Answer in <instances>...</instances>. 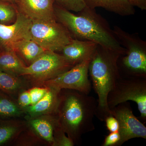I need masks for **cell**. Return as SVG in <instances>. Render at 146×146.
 I'll return each instance as SVG.
<instances>
[{"label": "cell", "instance_id": "1", "mask_svg": "<svg viewBox=\"0 0 146 146\" xmlns=\"http://www.w3.org/2000/svg\"><path fill=\"white\" fill-rule=\"evenodd\" d=\"M56 20L63 25L75 39L96 43L105 51L121 56L126 50L116 38L107 21L88 7L75 15L60 6L54 5Z\"/></svg>", "mask_w": 146, "mask_h": 146}, {"label": "cell", "instance_id": "2", "mask_svg": "<svg viewBox=\"0 0 146 146\" xmlns=\"http://www.w3.org/2000/svg\"><path fill=\"white\" fill-rule=\"evenodd\" d=\"M98 100L82 92L61 89L56 115L60 126L76 145L83 135L95 129L94 122Z\"/></svg>", "mask_w": 146, "mask_h": 146}, {"label": "cell", "instance_id": "3", "mask_svg": "<svg viewBox=\"0 0 146 146\" xmlns=\"http://www.w3.org/2000/svg\"><path fill=\"white\" fill-rule=\"evenodd\" d=\"M120 56L105 51L99 46L92 56L89 73L93 87L98 97L96 116L104 122L111 115L107 103L108 95L121 76L118 61Z\"/></svg>", "mask_w": 146, "mask_h": 146}, {"label": "cell", "instance_id": "4", "mask_svg": "<svg viewBox=\"0 0 146 146\" xmlns=\"http://www.w3.org/2000/svg\"><path fill=\"white\" fill-rule=\"evenodd\" d=\"M113 33L126 53L121 59L123 74L121 76L146 78V42L138 35L129 34L119 27H114Z\"/></svg>", "mask_w": 146, "mask_h": 146}, {"label": "cell", "instance_id": "5", "mask_svg": "<svg viewBox=\"0 0 146 146\" xmlns=\"http://www.w3.org/2000/svg\"><path fill=\"white\" fill-rule=\"evenodd\" d=\"M62 54L46 50L31 64L24 68L20 77L34 86L56 77L73 66Z\"/></svg>", "mask_w": 146, "mask_h": 146}, {"label": "cell", "instance_id": "6", "mask_svg": "<svg viewBox=\"0 0 146 146\" xmlns=\"http://www.w3.org/2000/svg\"><path fill=\"white\" fill-rule=\"evenodd\" d=\"M131 101L136 103L142 120L146 121V78L121 76L108 95L110 110L118 104Z\"/></svg>", "mask_w": 146, "mask_h": 146}, {"label": "cell", "instance_id": "7", "mask_svg": "<svg viewBox=\"0 0 146 146\" xmlns=\"http://www.w3.org/2000/svg\"><path fill=\"white\" fill-rule=\"evenodd\" d=\"M31 39L46 50L61 51L74 38L69 31L56 21H32Z\"/></svg>", "mask_w": 146, "mask_h": 146}, {"label": "cell", "instance_id": "8", "mask_svg": "<svg viewBox=\"0 0 146 146\" xmlns=\"http://www.w3.org/2000/svg\"><path fill=\"white\" fill-rule=\"evenodd\" d=\"M92 56L56 77L45 82L41 86H50L59 90L71 89L89 94L91 84L89 78V68Z\"/></svg>", "mask_w": 146, "mask_h": 146}, {"label": "cell", "instance_id": "9", "mask_svg": "<svg viewBox=\"0 0 146 146\" xmlns=\"http://www.w3.org/2000/svg\"><path fill=\"white\" fill-rule=\"evenodd\" d=\"M111 115L117 119L120 140L117 146H121L134 138L146 139V127L133 114L130 103L128 102L118 104L110 110Z\"/></svg>", "mask_w": 146, "mask_h": 146}, {"label": "cell", "instance_id": "10", "mask_svg": "<svg viewBox=\"0 0 146 146\" xmlns=\"http://www.w3.org/2000/svg\"><path fill=\"white\" fill-rule=\"evenodd\" d=\"M32 23L30 19L19 10L13 24L0 23V50L14 51L18 42L24 39H31Z\"/></svg>", "mask_w": 146, "mask_h": 146}, {"label": "cell", "instance_id": "11", "mask_svg": "<svg viewBox=\"0 0 146 146\" xmlns=\"http://www.w3.org/2000/svg\"><path fill=\"white\" fill-rule=\"evenodd\" d=\"M55 0H19V11L32 21H56Z\"/></svg>", "mask_w": 146, "mask_h": 146}, {"label": "cell", "instance_id": "12", "mask_svg": "<svg viewBox=\"0 0 146 146\" xmlns=\"http://www.w3.org/2000/svg\"><path fill=\"white\" fill-rule=\"evenodd\" d=\"M27 125L46 144L55 146V129L59 123L55 114L26 119Z\"/></svg>", "mask_w": 146, "mask_h": 146}, {"label": "cell", "instance_id": "13", "mask_svg": "<svg viewBox=\"0 0 146 146\" xmlns=\"http://www.w3.org/2000/svg\"><path fill=\"white\" fill-rule=\"evenodd\" d=\"M48 87L46 93L39 102L34 105L24 108L25 114V119L55 113L59 102L61 90Z\"/></svg>", "mask_w": 146, "mask_h": 146}, {"label": "cell", "instance_id": "14", "mask_svg": "<svg viewBox=\"0 0 146 146\" xmlns=\"http://www.w3.org/2000/svg\"><path fill=\"white\" fill-rule=\"evenodd\" d=\"M98 46V45L92 41L74 38L61 51L62 55L74 66L92 56Z\"/></svg>", "mask_w": 146, "mask_h": 146}, {"label": "cell", "instance_id": "15", "mask_svg": "<svg viewBox=\"0 0 146 146\" xmlns=\"http://www.w3.org/2000/svg\"><path fill=\"white\" fill-rule=\"evenodd\" d=\"M27 125L25 119H0V146L13 143Z\"/></svg>", "mask_w": 146, "mask_h": 146}, {"label": "cell", "instance_id": "16", "mask_svg": "<svg viewBox=\"0 0 146 146\" xmlns=\"http://www.w3.org/2000/svg\"><path fill=\"white\" fill-rule=\"evenodd\" d=\"M86 6L92 9L102 7L121 16L134 15L135 10L128 0H84Z\"/></svg>", "mask_w": 146, "mask_h": 146}, {"label": "cell", "instance_id": "17", "mask_svg": "<svg viewBox=\"0 0 146 146\" xmlns=\"http://www.w3.org/2000/svg\"><path fill=\"white\" fill-rule=\"evenodd\" d=\"M28 82L17 76L0 70V91L15 99L21 92L27 89Z\"/></svg>", "mask_w": 146, "mask_h": 146}, {"label": "cell", "instance_id": "18", "mask_svg": "<svg viewBox=\"0 0 146 146\" xmlns=\"http://www.w3.org/2000/svg\"><path fill=\"white\" fill-rule=\"evenodd\" d=\"M26 66L16 52L0 50V70L20 77Z\"/></svg>", "mask_w": 146, "mask_h": 146}, {"label": "cell", "instance_id": "19", "mask_svg": "<svg viewBox=\"0 0 146 146\" xmlns=\"http://www.w3.org/2000/svg\"><path fill=\"white\" fill-rule=\"evenodd\" d=\"M25 116L24 110L17 100L0 91V119H25Z\"/></svg>", "mask_w": 146, "mask_h": 146}, {"label": "cell", "instance_id": "20", "mask_svg": "<svg viewBox=\"0 0 146 146\" xmlns=\"http://www.w3.org/2000/svg\"><path fill=\"white\" fill-rule=\"evenodd\" d=\"M14 50L21 55L29 65L46 50L31 39H24L16 45Z\"/></svg>", "mask_w": 146, "mask_h": 146}, {"label": "cell", "instance_id": "21", "mask_svg": "<svg viewBox=\"0 0 146 146\" xmlns=\"http://www.w3.org/2000/svg\"><path fill=\"white\" fill-rule=\"evenodd\" d=\"M13 144L17 146H33L46 144L27 125L17 138L13 141Z\"/></svg>", "mask_w": 146, "mask_h": 146}, {"label": "cell", "instance_id": "22", "mask_svg": "<svg viewBox=\"0 0 146 146\" xmlns=\"http://www.w3.org/2000/svg\"><path fill=\"white\" fill-rule=\"evenodd\" d=\"M18 11L10 3L0 1V23L8 25L15 21Z\"/></svg>", "mask_w": 146, "mask_h": 146}, {"label": "cell", "instance_id": "23", "mask_svg": "<svg viewBox=\"0 0 146 146\" xmlns=\"http://www.w3.org/2000/svg\"><path fill=\"white\" fill-rule=\"evenodd\" d=\"M57 5L76 12L81 11L86 6L84 0H55Z\"/></svg>", "mask_w": 146, "mask_h": 146}, {"label": "cell", "instance_id": "24", "mask_svg": "<svg viewBox=\"0 0 146 146\" xmlns=\"http://www.w3.org/2000/svg\"><path fill=\"white\" fill-rule=\"evenodd\" d=\"M60 126V124L54 131L55 146H73L74 145L72 140L69 138Z\"/></svg>", "mask_w": 146, "mask_h": 146}, {"label": "cell", "instance_id": "25", "mask_svg": "<svg viewBox=\"0 0 146 146\" xmlns=\"http://www.w3.org/2000/svg\"><path fill=\"white\" fill-rule=\"evenodd\" d=\"M48 89V86H34L29 89L31 98L30 106L34 105L39 102L44 96Z\"/></svg>", "mask_w": 146, "mask_h": 146}, {"label": "cell", "instance_id": "26", "mask_svg": "<svg viewBox=\"0 0 146 146\" xmlns=\"http://www.w3.org/2000/svg\"><path fill=\"white\" fill-rule=\"evenodd\" d=\"M16 100L18 105L23 109L30 106L31 104V98L29 89L21 92Z\"/></svg>", "mask_w": 146, "mask_h": 146}, {"label": "cell", "instance_id": "27", "mask_svg": "<svg viewBox=\"0 0 146 146\" xmlns=\"http://www.w3.org/2000/svg\"><path fill=\"white\" fill-rule=\"evenodd\" d=\"M120 140V135L119 131L110 132L106 136L102 146H117Z\"/></svg>", "mask_w": 146, "mask_h": 146}, {"label": "cell", "instance_id": "28", "mask_svg": "<svg viewBox=\"0 0 146 146\" xmlns=\"http://www.w3.org/2000/svg\"><path fill=\"white\" fill-rule=\"evenodd\" d=\"M106 125L110 132L119 131V125L117 119L113 115L108 116L105 120Z\"/></svg>", "mask_w": 146, "mask_h": 146}, {"label": "cell", "instance_id": "29", "mask_svg": "<svg viewBox=\"0 0 146 146\" xmlns=\"http://www.w3.org/2000/svg\"><path fill=\"white\" fill-rule=\"evenodd\" d=\"M131 5L136 7L142 10L146 9V0H128Z\"/></svg>", "mask_w": 146, "mask_h": 146}, {"label": "cell", "instance_id": "30", "mask_svg": "<svg viewBox=\"0 0 146 146\" xmlns=\"http://www.w3.org/2000/svg\"><path fill=\"white\" fill-rule=\"evenodd\" d=\"M19 0H0V1L3 2L11 3L13 2H18Z\"/></svg>", "mask_w": 146, "mask_h": 146}]
</instances>
